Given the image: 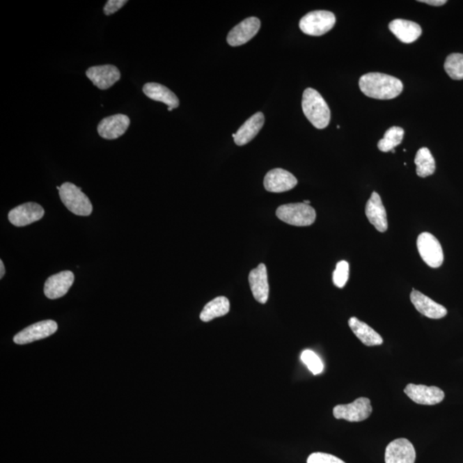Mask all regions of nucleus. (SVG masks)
<instances>
[{"mask_svg": "<svg viewBox=\"0 0 463 463\" xmlns=\"http://www.w3.org/2000/svg\"><path fill=\"white\" fill-rule=\"evenodd\" d=\"M359 85L363 94L377 100L394 99L403 91L401 80L379 72L366 74L359 79Z\"/></svg>", "mask_w": 463, "mask_h": 463, "instance_id": "1", "label": "nucleus"}, {"mask_svg": "<svg viewBox=\"0 0 463 463\" xmlns=\"http://www.w3.org/2000/svg\"><path fill=\"white\" fill-rule=\"evenodd\" d=\"M302 109L314 127L324 129L328 127L331 121V110L324 99L314 88H308L304 91Z\"/></svg>", "mask_w": 463, "mask_h": 463, "instance_id": "2", "label": "nucleus"}, {"mask_svg": "<svg viewBox=\"0 0 463 463\" xmlns=\"http://www.w3.org/2000/svg\"><path fill=\"white\" fill-rule=\"evenodd\" d=\"M61 199L70 212L80 217H88L92 213L93 206L90 198L77 185L65 182L57 187Z\"/></svg>", "mask_w": 463, "mask_h": 463, "instance_id": "3", "label": "nucleus"}, {"mask_svg": "<svg viewBox=\"0 0 463 463\" xmlns=\"http://www.w3.org/2000/svg\"><path fill=\"white\" fill-rule=\"evenodd\" d=\"M276 216L287 224L307 227L316 220V211L312 206L304 203H288L277 209Z\"/></svg>", "mask_w": 463, "mask_h": 463, "instance_id": "4", "label": "nucleus"}, {"mask_svg": "<svg viewBox=\"0 0 463 463\" xmlns=\"http://www.w3.org/2000/svg\"><path fill=\"white\" fill-rule=\"evenodd\" d=\"M334 13L328 10H314L299 21V29L308 36H321L331 31L336 24Z\"/></svg>", "mask_w": 463, "mask_h": 463, "instance_id": "5", "label": "nucleus"}, {"mask_svg": "<svg viewBox=\"0 0 463 463\" xmlns=\"http://www.w3.org/2000/svg\"><path fill=\"white\" fill-rule=\"evenodd\" d=\"M418 253L423 261L432 268H439L444 262L443 248L434 235L422 233L417 239Z\"/></svg>", "mask_w": 463, "mask_h": 463, "instance_id": "6", "label": "nucleus"}, {"mask_svg": "<svg viewBox=\"0 0 463 463\" xmlns=\"http://www.w3.org/2000/svg\"><path fill=\"white\" fill-rule=\"evenodd\" d=\"M372 413L370 399L359 398L350 405H337L333 409V414L337 420H346L350 422H361L368 418Z\"/></svg>", "mask_w": 463, "mask_h": 463, "instance_id": "7", "label": "nucleus"}, {"mask_svg": "<svg viewBox=\"0 0 463 463\" xmlns=\"http://www.w3.org/2000/svg\"><path fill=\"white\" fill-rule=\"evenodd\" d=\"M58 324L54 320H44L29 326L14 336V343L24 345L54 335L57 331Z\"/></svg>", "mask_w": 463, "mask_h": 463, "instance_id": "8", "label": "nucleus"}, {"mask_svg": "<svg viewBox=\"0 0 463 463\" xmlns=\"http://www.w3.org/2000/svg\"><path fill=\"white\" fill-rule=\"evenodd\" d=\"M405 393L417 405L428 406L439 405L446 396L439 387L414 384H407Z\"/></svg>", "mask_w": 463, "mask_h": 463, "instance_id": "9", "label": "nucleus"}, {"mask_svg": "<svg viewBox=\"0 0 463 463\" xmlns=\"http://www.w3.org/2000/svg\"><path fill=\"white\" fill-rule=\"evenodd\" d=\"M416 459V449L407 439L392 441L385 450V463H414Z\"/></svg>", "mask_w": 463, "mask_h": 463, "instance_id": "10", "label": "nucleus"}, {"mask_svg": "<svg viewBox=\"0 0 463 463\" xmlns=\"http://www.w3.org/2000/svg\"><path fill=\"white\" fill-rule=\"evenodd\" d=\"M45 214V210L36 203H26L10 210L8 218L10 223L16 227H24L38 221Z\"/></svg>", "mask_w": 463, "mask_h": 463, "instance_id": "11", "label": "nucleus"}, {"mask_svg": "<svg viewBox=\"0 0 463 463\" xmlns=\"http://www.w3.org/2000/svg\"><path fill=\"white\" fill-rule=\"evenodd\" d=\"M261 27V22L255 17H248L236 25L228 33V43L232 47L244 45L258 34Z\"/></svg>", "mask_w": 463, "mask_h": 463, "instance_id": "12", "label": "nucleus"}, {"mask_svg": "<svg viewBox=\"0 0 463 463\" xmlns=\"http://www.w3.org/2000/svg\"><path fill=\"white\" fill-rule=\"evenodd\" d=\"M86 76L100 90L105 91L120 79L121 74L116 66L104 65L88 68Z\"/></svg>", "mask_w": 463, "mask_h": 463, "instance_id": "13", "label": "nucleus"}, {"mask_svg": "<svg viewBox=\"0 0 463 463\" xmlns=\"http://www.w3.org/2000/svg\"><path fill=\"white\" fill-rule=\"evenodd\" d=\"M297 184V179L291 173L281 168L270 170L264 180L266 190L276 194L290 191Z\"/></svg>", "mask_w": 463, "mask_h": 463, "instance_id": "14", "label": "nucleus"}, {"mask_svg": "<svg viewBox=\"0 0 463 463\" xmlns=\"http://www.w3.org/2000/svg\"><path fill=\"white\" fill-rule=\"evenodd\" d=\"M130 118L125 114L107 117L100 122L97 131L102 139L113 140L120 138L129 128Z\"/></svg>", "mask_w": 463, "mask_h": 463, "instance_id": "15", "label": "nucleus"}, {"mask_svg": "<svg viewBox=\"0 0 463 463\" xmlns=\"http://www.w3.org/2000/svg\"><path fill=\"white\" fill-rule=\"evenodd\" d=\"M74 274L69 270L48 278L44 286V292L48 299H56L68 294L74 283Z\"/></svg>", "mask_w": 463, "mask_h": 463, "instance_id": "16", "label": "nucleus"}, {"mask_svg": "<svg viewBox=\"0 0 463 463\" xmlns=\"http://www.w3.org/2000/svg\"><path fill=\"white\" fill-rule=\"evenodd\" d=\"M410 299L418 313L425 317L432 318V320H440V318H443L447 315L446 307L432 301L427 295L414 290V288L411 292Z\"/></svg>", "mask_w": 463, "mask_h": 463, "instance_id": "17", "label": "nucleus"}, {"mask_svg": "<svg viewBox=\"0 0 463 463\" xmlns=\"http://www.w3.org/2000/svg\"><path fill=\"white\" fill-rule=\"evenodd\" d=\"M366 214L370 224L380 233L388 229L386 210L383 205L382 199L377 192L373 191L366 205Z\"/></svg>", "mask_w": 463, "mask_h": 463, "instance_id": "18", "label": "nucleus"}, {"mask_svg": "<svg viewBox=\"0 0 463 463\" xmlns=\"http://www.w3.org/2000/svg\"><path fill=\"white\" fill-rule=\"evenodd\" d=\"M249 283L251 292L256 301L265 304L269 299V287L266 266L259 265L249 274Z\"/></svg>", "mask_w": 463, "mask_h": 463, "instance_id": "19", "label": "nucleus"}, {"mask_svg": "<svg viewBox=\"0 0 463 463\" xmlns=\"http://www.w3.org/2000/svg\"><path fill=\"white\" fill-rule=\"evenodd\" d=\"M265 118L264 113H257L244 122L238 130V132L233 134L235 142L238 146H243L250 143L256 136L258 134L260 130L264 127Z\"/></svg>", "mask_w": 463, "mask_h": 463, "instance_id": "20", "label": "nucleus"}, {"mask_svg": "<svg viewBox=\"0 0 463 463\" xmlns=\"http://www.w3.org/2000/svg\"><path fill=\"white\" fill-rule=\"evenodd\" d=\"M389 29L402 42L409 44L416 42L422 34L421 26L414 22L395 19L389 24Z\"/></svg>", "mask_w": 463, "mask_h": 463, "instance_id": "21", "label": "nucleus"}, {"mask_svg": "<svg viewBox=\"0 0 463 463\" xmlns=\"http://www.w3.org/2000/svg\"><path fill=\"white\" fill-rule=\"evenodd\" d=\"M348 325L354 332V334L358 337L363 344L366 346L373 347L382 345L384 340L379 333L374 331L368 324L359 320L357 317H353L348 320Z\"/></svg>", "mask_w": 463, "mask_h": 463, "instance_id": "22", "label": "nucleus"}, {"mask_svg": "<svg viewBox=\"0 0 463 463\" xmlns=\"http://www.w3.org/2000/svg\"><path fill=\"white\" fill-rule=\"evenodd\" d=\"M144 95L155 102L164 103L170 109H177L180 105L179 98L164 85L157 83H148L143 88Z\"/></svg>", "mask_w": 463, "mask_h": 463, "instance_id": "23", "label": "nucleus"}, {"mask_svg": "<svg viewBox=\"0 0 463 463\" xmlns=\"http://www.w3.org/2000/svg\"><path fill=\"white\" fill-rule=\"evenodd\" d=\"M229 310H230V303L228 298L220 296L203 307L202 313L200 314V320L203 322H210L214 318L225 316L228 313Z\"/></svg>", "mask_w": 463, "mask_h": 463, "instance_id": "24", "label": "nucleus"}, {"mask_svg": "<svg viewBox=\"0 0 463 463\" xmlns=\"http://www.w3.org/2000/svg\"><path fill=\"white\" fill-rule=\"evenodd\" d=\"M414 163L417 166L416 173L418 176L425 178L432 175L435 172V160L431 151L427 148H421L418 150Z\"/></svg>", "mask_w": 463, "mask_h": 463, "instance_id": "25", "label": "nucleus"}, {"mask_svg": "<svg viewBox=\"0 0 463 463\" xmlns=\"http://www.w3.org/2000/svg\"><path fill=\"white\" fill-rule=\"evenodd\" d=\"M403 136H405V130L402 127H391L384 133V139L377 143V148L382 152L392 151L402 143Z\"/></svg>", "mask_w": 463, "mask_h": 463, "instance_id": "26", "label": "nucleus"}, {"mask_svg": "<svg viewBox=\"0 0 463 463\" xmlns=\"http://www.w3.org/2000/svg\"><path fill=\"white\" fill-rule=\"evenodd\" d=\"M444 70L450 79L454 80L463 79V54H451L444 63Z\"/></svg>", "mask_w": 463, "mask_h": 463, "instance_id": "27", "label": "nucleus"}, {"mask_svg": "<svg viewBox=\"0 0 463 463\" xmlns=\"http://www.w3.org/2000/svg\"><path fill=\"white\" fill-rule=\"evenodd\" d=\"M301 359L314 375L323 372L324 363L315 352L309 350L303 351Z\"/></svg>", "mask_w": 463, "mask_h": 463, "instance_id": "28", "label": "nucleus"}, {"mask_svg": "<svg viewBox=\"0 0 463 463\" xmlns=\"http://www.w3.org/2000/svg\"><path fill=\"white\" fill-rule=\"evenodd\" d=\"M348 276H350V265L347 261H340L333 273V283L337 288H343L345 287Z\"/></svg>", "mask_w": 463, "mask_h": 463, "instance_id": "29", "label": "nucleus"}, {"mask_svg": "<svg viewBox=\"0 0 463 463\" xmlns=\"http://www.w3.org/2000/svg\"><path fill=\"white\" fill-rule=\"evenodd\" d=\"M307 463H346L335 455L316 452L310 455Z\"/></svg>", "mask_w": 463, "mask_h": 463, "instance_id": "30", "label": "nucleus"}, {"mask_svg": "<svg viewBox=\"0 0 463 463\" xmlns=\"http://www.w3.org/2000/svg\"><path fill=\"white\" fill-rule=\"evenodd\" d=\"M127 3V0H109L103 10H104V13L107 16H110V15L117 13L118 10L121 9Z\"/></svg>", "mask_w": 463, "mask_h": 463, "instance_id": "31", "label": "nucleus"}, {"mask_svg": "<svg viewBox=\"0 0 463 463\" xmlns=\"http://www.w3.org/2000/svg\"><path fill=\"white\" fill-rule=\"evenodd\" d=\"M421 3H427V5L433 6H441L446 3V0H425V1H420Z\"/></svg>", "mask_w": 463, "mask_h": 463, "instance_id": "32", "label": "nucleus"}, {"mask_svg": "<svg viewBox=\"0 0 463 463\" xmlns=\"http://www.w3.org/2000/svg\"><path fill=\"white\" fill-rule=\"evenodd\" d=\"M6 272V269H5V265H3V262L2 260H0V278H3V275H5Z\"/></svg>", "mask_w": 463, "mask_h": 463, "instance_id": "33", "label": "nucleus"}, {"mask_svg": "<svg viewBox=\"0 0 463 463\" xmlns=\"http://www.w3.org/2000/svg\"><path fill=\"white\" fill-rule=\"evenodd\" d=\"M304 203H306L307 205H310L311 202L309 200H305V201L303 202Z\"/></svg>", "mask_w": 463, "mask_h": 463, "instance_id": "34", "label": "nucleus"}]
</instances>
